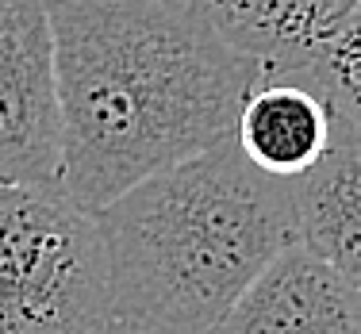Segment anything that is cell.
Returning <instances> with one entry per match:
<instances>
[{
    "label": "cell",
    "mask_w": 361,
    "mask_h": 334,
    "mask_svg": "<svg viewBox=\"0 0 361 334\" xmlns=\"http://www.w3.org/2000/svg\"><path fill=\"white\" fill-rule=\"evenodd\" d=\"M54 27L58 188L100 211L185 158L235 139L262 77L192 0H47Z\"/></svg>",
    "instance_id": "obj_1"
},
{
    "label": "cell",
    "mask_w": 361,
    "mask_h": 334,
    "mask_svg": "<svg viewBox=\"0 0 361 334\" xmlns=\"http://www.w3.org/2000/svg\"><path fill=\"white\" fill-rule=\"evenodd\" d=\"M108 315L150 334H212L246 285L296 242L288 177L235 139L142 177L97 211Z\"/></svg>",
    "instance_id": "obj_2"
},
{
    "label": "cell",
    "mask_w": 361,
    "mask_h": 334,
    "mask_svg": "<svg viewBox=\"0 0 361 334\" xmlns=\"http://www.w3.org/2000/svg\"><path fill=\"white\" fill-rule=\"evenodd\" d=\"M108 315L97 211L58 185L0 177V334H92Z\"/></svg>",
    "instance_id": "obj_3"
},
{
    "label": "cell",
    "mask_w": 361,
    "mask_h": 334,
    "mask_svg": "<svg viewBox=\"0 0 361 334\" xmlns=\"http://www.w3.org/2000/svg\"><path fill=\"white\" fill-rule=\"evenodd\" d=\"M62 119H58L54 27L47 0H0V177L58 185Z\"/></svg>",
    "instance_id": "obj_4"
},
{
    "label": "cell",
    "mask_w": 361,
    "mask_h": 334,
    "mask_svg": "<svg viewBox=\"0 0 361 334\" xmlns=\"http://www.w3.org/2000/svg\"><path fill=\"white\" fill-rule=\"evenodd\" d=\"M212 334H361V285L288 242Z\"/></svg>",
    "instance_id": "obj_5"
},
{
    "label": "cell",
    "mask_w": 361,
    "mask_h": 334,
    "mask_svg": "<svg viewBox=\"0 0 361 334\" xmlns=\"http://www.w3.org/2000/svg\"><path fill=\"white\" fill-rule=\"evenodd\" d=\"M296 242L361 285V123L334 108L331 147L312 169L288 177Z\"/></svg>",
    "instance_id": "obj_6"
},
{
    "label": "cell",
    "mask_w": 361,
    "mask_h": 334,
    "mask_svg": "<svg viewBox=\"0 0 361 334\" xmlns=\"http://www.w3.org/2000/svg\"><path fill=\"white\" fill-rule=\"evenodd\" d=\"M334 131V104L307 77L262 73L246 92L235 123V142L257 169L300 177L323 158Z\"/></svg>",
    "instance_id": "obj_7"
},
{
    "label": "cell",
    "mask_w": 361,
    "mask_h": 334,
    "mask_svg": "<svg viewBox=\"0 0 361 334\" xmlns=\"http://www.w3.org/2000/svg\"><path fill=\"white\" fill-rule=\"evenodd\" d=\"M235 50L262 73H300L312 66L361 0H192Z\"/></svg>",
    "instance_id": "obj_8"
},
{
    "label": "cell",
    "mask_w": 361,
    "mask_h": 334,
    "mask_svg": "<svg viewBox=\"0 0 361 334\" xmlns=\"http://www.w3.org/2000/svg\"><path fill=\"white\" fill-rule=\"evenodd\" d=\"M292 77H307L315 89H323V97L334 108L361 123V4L334 31V39L312 58V66Z\"/></svg>",
    "instance_id": "obj_9"
},
{
    "label": "cell",
    "mask_w": 361,
    "mask_h": 334,
    "mask_svg": "<svg viewBox=\"0 0 361 334\" xmlns=\"http://www.w3.org/2000/svg\"><path fill=\"white\" fill-rule=\"evenodd\" d=\"M92 334H150V330H139V327H127V323L111 319V315H104V323H100Z\"/></svg>",
    "instance_id": "obj_10"
}]
</instances>
